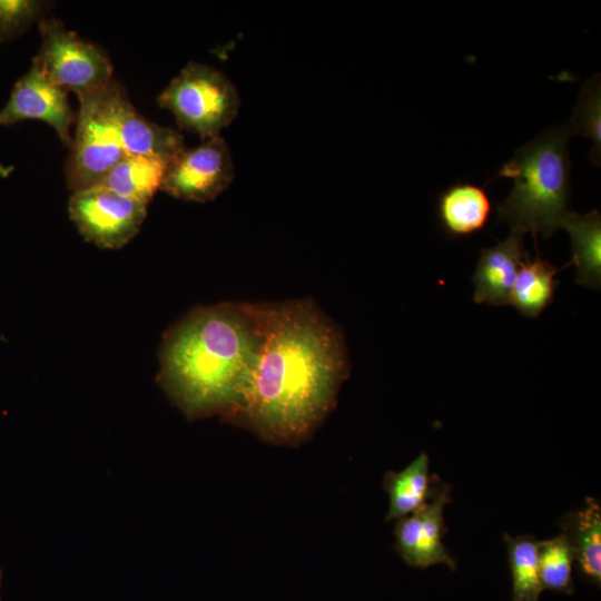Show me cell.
Instances as JSON below:
<instances>
[{"instance_id": "obj_1", "label": "cell", "mask_w": 601, "mask_h": 601, "mask_svg": "<svg viewBox=\"0 0 601 601\" xmlns=\"http://www.w3.org/2000/svg\"><path fill=\"white\" fill-rule=\"evenodd\" d=\"M347 375L344 337L313 300L270 303L249 384L229 418L269 442L299 443L333 407Z\"/></svg>"}, {"instance_id": "obj_2", "label": "cell", "mask_w": 601, "mask_h": 601, "mask_svg": "<svg viewBox=\"0 0 601 601\" xmlns=\"http://www.w3.org/2000/svg\"><path fill=\"white\" fill-rule=\"evenodd\" d=\"M268 303H219L190 311L164 336L158 383L189 418L229 417L249 384L265 337Z\"/></svg>"}, {"instance_id": "obj_3", "label": "cell", "mask_w": 601, "mask_h": 601, "mask_svg": "<svg viewBox=\"0 0 601 601\" xmlns=\"http://www.w3.org/2000/svg\"><path fill=\"white\" fill-rule=\"evenodd\" d=\"M566 126L551 128L519 148L495 178L513 180L509 195L496 206L499 220L511 231L550 237L568 214L571 164Z\"/></svg>"}, {"instance_id": "obj_4", "label": "cell", "mask_w": 601, "mask_h": 601, "mask_svg": "<svg viewBox=\"0 0 601 601\" xmlns=\"http://www.w3.org/2000/svg\"><path fill=\"white\" fill-rule=\"evenodd\" d=\"M78 98L80 107L75 138L65 170L67 186L72 193L98 185L127 156L120 134V115L128 99L122 86L112 80Z\"/></svg>"}, {"instance_id": "obj_5", "label": "cell", "mask_w": 601, "mask_h": 601, "mask_svg": "<svg viewBox=\"0 0 601 601\" xmlns=\"http://www.w3.org/2000/svg\"><path fill=\"white\" fill-rule=\"evenodd\" d=\"M178 126L204 140L218 137L238 114L240 99L234 83L218 69L187 63L157 98Z\"/></svg>"}, {"instance_id": "obj_6", "label": "cell", "mask_w": 601, "mask_h": 601, "mask_svg": "<svg viewBox=\"0 0 601 601\" xmlns=\"http://www.w3.org/2000/svg\"><path fill=\"white\" fill-rule=\"evenodd\" d=\"M41 45L32 63L59 87L78 97L95 92L112 79V65L106 51L81 39L55 18L39 21Z\"/></svg>"}, {"instance_id": "obj_7", "label": "cell", "mask_w": 601, "mask_h": 601, "mask_svg": "<svg viewBox=\"0 0 601 601\" xmlns=\"http://www.w3.org/2000/svg\"><path fill=\"white\" fill-rule=\"evenodd\" d=\"M146 204L101 186L72 193L69 216L82 237L104 249H118L139 231Z\"/></svg>"}, {"instance_id": "obj_8", "label": "cell", "mask_w": 601, "mask_h": 601, "mask_svg": "<svg viewBox=\"0 0 601 601\" xmlns=\"http://www.w3.org/2000/svg\"><path fill=\"white\" fill-rule=\"evenodd\" d=\"M234 176L229 147L218 136L175 156L165 169L160 189L178 199L206 203L227 189Z\"/></svg>"}, {"instance_id": "obj_9", "label": "cell", "mask_w": 601, "mask_h": 601, "mask_svg": "<svg viewBox=\"0 0 601 601\" xmlns=\"http://www.w3.org/2000/svg\"><path fill=\"white\" fill-rule=\"evenodd\" d=\"M451 501V486L439 480L423 506L397 520L395 549L408 565L425 569L442 563L455 570V559L443 543L447 532L444 508Z\"/></svg>"}, {"instance_id": "obj_10", "label": "cell", "mask_w": 601, "mask_h": 601, "mask_svg": "<svg viewBox=\"0 0 601 601\" xmlns=\"http://www.w3.org/2000/svg\"><path fill=\"white\" fill-rule=\"evenodd\" d=\"M40 120L50 125L59 138L71 146L70 129L75 120L68 91L52 82L35 63L13 86L10 98L0 110V125Z\"/></svg>"}, {"instance_id": "obj_11", "label": "cell", "mask_w": 601, "mask_h": 601, "mask_svg": "<svg viewBox=\"0 0 601 601\" xmlns=\"http://www.w3.org/2000/svg\"><path fill=\"white\" fill-rule=\"evenodd\" d=\"M529 258L523 234L518 231H511L503 242L483 248L472 276L473 300L493 306L509 304L519 269Z\"/></svg>"}, {"instance_id": "obj_12", "label": "cell", "mask_w": 601, "mask_h": 601, "mask_svg": "<svg viewBox=\"0 0 601 601\" xmlns=\"http://www.w3.org/2000/svg\"><path fill=\"white\" fill-rule=\"evenodd\" d=\"M561 532L568 538L579 571L588 582L601 584V506L588 496L584 504L565 513L560 520Z\"/></svg>"}, {"instance_id": "obj_13", "label": "cell", "mask_w": 601, "mask_h": 601, "mask_svg": "<svg viewBox=\"0 0 601 601\" xmlns=\"http://www.w3.org/2000/svg\"><path fill=\"white\" fill-rule=\"evenodd\" d=\"M491 214L485 190L469 183H457L445 189L437 200L442 227L452 237H465L483 229Z\"/></svg>"}, {"instance_id": "obj_14", "label": "cell", "mask_w": 601, "mask_h": 601, "mask_svg": "<svg viewBox=\"0 0 601 601\" xmlns=\"http://www.w3.org/2000/svg\"><path fill=\"white\" fill-rule=\"evenodd\" d=\"M439 480L436 474H430V459L425 452L403 470L387 472L384 477L390 500L386 520H398L423 506L431 499Z\"/></svg>"}, {"instance_id": "obj_15", "label": "cell", "mask_w": 601, "mask_h": 601, "mask_svg": "<svg viewBox=\"0 0 601 601\" xmlns=\"http://www.w3.org/2000/svg\"><path fill=\"white\" fill-rule=\"evenodd\" d=\"M120 134L126 155H144L170 161L184 150L183 136L139 115L129 99L120 115Z\"/></svg>"}, {"instance_id": "obj_16", "label": "cell", "mask_w": 601, "mask_h": 601, "mask_svg": "<svg viewBox=\"0 0 601 601\" xmlns=\"http://www.w3.org/2000/svg\"><path fill=\"white\" fill-rule=\"evenodd\" d=\"M561 227L570 237L571 263L577 267V283L593 289L601 284V216L598 210L588 214L568 211Z\"/></svg>"}, {"instance_id": "obj_17", "label": "cell", "mask_w": 601, "mask_h": 601, "mask_svg": "<svg viewBox=\"0 0 601 601\" xmlns=\"http://www.w3.org/2000/svg\"><path fill=\"white\" fill-rule=\"evenodd\" d=\"M167 165L168 161L156 157L127 155L96 186L148 205L161 187Z\"/></svg>"}, {"instance_id": "obj_18", "label": "cell", "mask_w": 601, "mask_h": 601, "mask_svg": "<svg viewBox=\"0 0 601 601\" xmlns=\"http://www.w3.org/2000/svg\"><path fill=\"white\" fill-rule=\"evenodd\" d=\"M558 270L548 260H525L516 275L509 304L523 316L536 318L553 300Z\"/></svg>"}, {"instance_id": "obj_19", "label": "cell", "mask_w": 601, "mask_h": 601, "mask_svg": "<svg viewBox=\"0 0 601 601\" xmlns=\"http://www.w3.org/2000/svg\"><path fill=\"white\" fill-rule=\"evenodd\" d=\"M512 577V601H539L544 588L539 572V540L533 534H503Z\"/></svg>"}, {"instance_id": "obj_20", "label": "cell", "mask_w": 601, "mask_h": 601, "mask_svg": "<svg viewBox=\"0 0 601 601\" xmlns=\"http://www.w3.org/2000/svg\"><path fill=\"white\" fill-rule=\"evenodd\" d=\"M574 555L564 533L539 542V572L544 589L571 594L574 591Z\"/></svg>"}, {"instance_id": "obj_21", "label": "cell", "mask_w": 601, "mask_h": 601, "mask_svg": "<svg viewBox=\"0 0 601 601\" xmlns=\"http://www.w3.org/2000/svg\"><path fill=\"white\" fill-rule=\"evenodd\" d=\"M566 128L570 135L591 139V159L599 166L601 150V86L599 75L590 78L578 97L573 116Z\"/></svg>"}, {"instance_id": "obj_22", "label": "cell", "mask_w": 601, "mask_h": 601, "mask_svg": "<svg viewBox=\"0 0 601 601\" xmlns=\"http://www.w3.org/2000/svg\"><path fill=\"white\" fill-rule=\"evenodd\" d=\"M46 7L36 0H0V42L22 35L43 16Z\"/></svg>"}, {"instance_id": "obj_23", "label": "cell", "mask_w": 601, "mask_h": 601, "mask_svg": "<svg viewBox=\"0 0 601 601\" xmlns=\"http://www.w3.org/2000/svg\"><path fill=\"white\" fill-rule=\"evenodd\" d=\"M1 580H2V571L0 569V584H1Z\"/></svg>"}]
</instances>
